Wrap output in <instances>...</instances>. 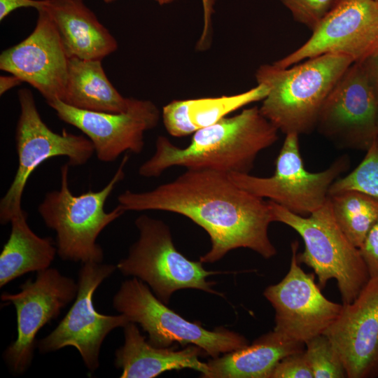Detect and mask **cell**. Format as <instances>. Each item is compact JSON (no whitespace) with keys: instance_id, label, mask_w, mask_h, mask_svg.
<instances>
[{"instance_id":"obj_1","label":"cell","mask_w":378,"mask_h":378,"mask_svg":"<svg viewBox=\"0 0 378 378\" xmlns=\"http://www.w3.org/2000/svg\"><path fill=\"white\" fill-rule=\"evenodd\" d=\"M118 202L126 211L176 213L202 227L211 244L200 258L202 263H214L238 248H249L266 259L277 252L269 237V226L274 222L269 202L239 187L226 173L186 169L149 191L125 190Z\"/></svg>"},{"instance_id":"obj_2","label":"cell","mask_w":378,"mask_h":378,"mask_svg":"<svg viewBox=\"0 0 378 378\" xmlns=\"http://www.w3.org/2000/svg\"><path fill=\"white\" fill-rule=\"evenodd\" d=\"M278 129L253 106L225 117L193 133L190 144L175 146L159 136L153 155L139 168L145 178L158 177L173 167L186 169H211L220 172L250 174L258 155L279 138Z\"/></svg>"},{"instance_id":"obj_3","label":"cell","mask_w":378,"mask_h":378,"mask_svg":"<svg viewBox=\"0 0 378 378\" xmlns=\"http://www.w3.org/2000/svg\"><path fill=\"white\" fill-rule=\"evenodd\" d=\"M353 63L348 56L326 53L287 68L260 66L257 83L269 88L260 107L262 114L285 134L312 132L326 99Z\"/></svg>"},{"instance_id":"obj_4","label":"cell","mask_w":378,"mask_h":378,"mask_svg":"<svg viewBox=\"0 0 378 378\" xmlns=\"http://www.w3.org/2000/svg\"><path fill=\"white\" fill-rule=\"evenodd\" d=\"M129 155H125L110 181L100 190L74 195L69 186V164L60 168V188L46 194L38 212L46 225L55 231L57 254L64 260L102 262L104 251L96 241L101 232L126 211L118 205L110 212L104 205L125 177Z\"/></svg>"},{"instance_id":"obj_5","label":"cell","mask_w":378,"mask_h":378,"mask_svg":"<svg viewBox=\"0 0 378 378\" xmlns=\"http://www.w3.org/2000/svg\"><path fill=\"white\" fill-rule=\"evenodd\" d=\"M268 202L274 221L290 227L303 239L304 249L297 253L298 262L314 270L320 288L335 279L342 303L354 301L370 277L358 248L337 224L329 197L320 209L307 216L293 214L272 201Z\"/></svg>"},{"instance_id":"obj_6","label":"cell","mask_w":378,"mask_h":378,"mask_svg":"<svg viewBox=\"0 0 378 378\" xmlns=\"http://www.w3.org/2000/svg\"><path fill=\"white\" fill-rule=\"evenodd\" d=\"M134 224L139 239L130 246L127 256L116 265L123 275L145 282L166 304L174 292L185 288L223 295L212 288L214 283L206 281L208 276L221 272L206 270L200 261L190 260L181 254L165 223L142 214Z\"/></svg>"},{"instance_id":"obj_7","label":"cell","mask_w":378,"mask_h":378,"mask_svg":"<svg viewBox=\"0 0 378 378\" xmlns=\"http://www.w3.org/2000/svg\"><path fill=\"white\" fill-rule=\"evenodd\" d=\"M113 306L130 322L139 324L154 346L193 344L214 358L249 344L245 337L236 332L223 327L209 330L186 320L167 307L146 284L136 277L122 283L113 297Z\"/></svg>"},{"instance_id":"obj_8","label":"cell","mask_w":378,"mask_h":378,"mask_svg":"<svg viewBox=\"0 0 378 378\" xmlns=\"http://www.w3.org/2000/svg\"><path fill=\"white\" fill-rule=\"evenodd\" d=\"M20 112L15 131L18 166L13 181L0 201V223L5 225L23 210L22 197L33 172L54 157H66L70 167L86 164L94 153L90 140L63 130H51L43 121L31 92L18 91Z\"/></svg>"},{"instance_id":"obj_9","label":"cell","mask_w":378,"mask_h":378,"mask_svg":"<svg viewBox=\"0 0 378 378\" xmlns=\"http://www.w3.org/2000/svg\"><path fill=\"white\" fill-rule=\"evenodd\" d=\"M298 136L296 134H286L272 176L230 173L229 177L239 187L255 196L267 198L293 214L310 215L326 202L330 186L347 171L349 160L345 155L326 169L310 172L304 168Z\"/></svg>"},{"instance_id":"obj_10","label":"cell","mask_w":378,"mask_h":378,"mask_svg":"<svg viewBox=\"0 0 378 378\" xmlns=\"http://www.w3.org/2000/svg\"><path fill=\"white\" fill-rule=\"evenodd\" d=\"M116 269L117 266L111 264L83 263L78 273L76 300L58 326L36 342L41 354L74 346L90 372L99 368L100 349L105 337L113 329L123 328L130 322L125 314H102L94 307L96 289Z\"/></svg>"},{"instance_id":"obj_11","label":"cell","mask_w":378,"mask_h":378,"mask_svg":"<svg viewBox=\"0 0 378 378\" xmlns=\"http://www.w3.org/2000/svg\"><path fill=\"white\" fill-rule=\"evenodd\" d=\"M14 294L4 293L1 299L12 303L16 310L17 339L4 352V359L15 374L30 366L36 342L35 337L46 323L58 317L62 309L77 295L78 285L55 268L37 272Z\"/></svg>"},{"instance_id":"obj_12","label":"cell","mask_w":378,"mask_h":378,"mask_svg":"<svg viewBox=\"0 0 378 378\" xmlns=\"http://www.w3.org/2000/svg\"><path fill=\"white\" fill-rule=\"evenodd\" d=\"M316 128L340 148L367 150L377 137L378 100L360 62H354L338 80Z\"/></svg>"},{"instance_id":"obj_13","label":"cell","mask_w":378,"mask_h":378,"mask_svg":"<svg viewBox=\"0 0 378 378\" xmlns=\"http://www.w3.org/2000/svg\"><path fill=\"white\" fill-rule=\"evenodd\" d=\"M298 241L291 244V260L286 275L267 286L265 298L275 311L274 330L294 341L305 343L323 334L340 315L343 304L328 300L315 283L314 273L299 265Z\"/></svg>"},{"instance_id":"obj_14","label":"cell","mask_w":378,"mask_h":378,"mask_svg":"<svg viewBox=\"0 0 378 378\" xmlns=\"http://www.w3.org/2000/svg\"><path fill=\"white\" fill-rule=\"evenodd\" d=\"M312 31L300 48L273 64L287 68L326 53L361 62L378 48V1L341 0Z\"/></svg>"},{"instance_id":"obj_15","label":"cell","mask_w":378,"mask_h":378,"mask_svg":"<svg viewBox=\"0 0 378 378\" xmlns=\"http://www.w3.org/2000/svg\"><path fill=\"white\" fill-rule=\"evenodd\" d=\"M48 104L61 120L84 133L97 158L104 162H113L125 152L140 153L145 145V132L155 128L160 118L153 102L135 98H130L127 111L117 113L81 110L60 100Z\"/></svg>"},{"instance_id":"obj_16","label":"cell","mask_w":378,"mask_h":378,"mask_svg":"<svg viewBox=\"0 0 378 378\" xmlns=\"http://www.w3.org/2000/svg\"><path fill=\"white\" fill-rule=\"evenodd\" d=\"M37 10L34 29L24 40L1 52L0 69L31 85L48 104L63 99L69 57L48 13L43 8Z\"/></svg>"},{"instance_id":"obj_17","label":"cell","mask_w":378,"mask_h":378,"mask_svg":"<svg viewBox=\"0 0 378 378\" xmlns=\"http://www.w3.org/2000/svg\"><path fill=\"white\" fill-rule=\"evenodd\" d=\"M323 334L339 354L348 378L378 377V277L370 278L354 301L343 304Z\"/></svg>"},{"instance_id":"obj_18","label":"cell","mask_w":378,"mask_h":378,"mask_svg":"<svg viewBox=\"0 0 378 378\" xmlns=\"http://www.w3.org/2000/svg\"><path fill=\"white\" fill-rule=\"evenodd\" d=\"M124 344L115 353L114 364L122 370L121 378H153L169 370L192 369L204 377L209 371L206 363L199 357L204 351L189 344L182 349L157 347L143 336L136 323L129 322L123 327Z\"/></svg>"},{"instance_id":"obj_19","label":"cell","mask_w":378,"mask_h":378,"mask_svg":"<svg viewBox=\"0 0 378 378\" xmlns=\"http://www.w3.org/2000/svg\"><path fill=\"white\" fill-rule=\"evenodd\" d=\"M53 21L70 57L102 60L118 43L83 0H45L43 7Z\"/></svg>"},{"instance_id":"obj_20","label":"cell","mask_w":378,"mask_h":378,"mask_svg":"<svg viewBox=\"0 0 378 378\" xmlns=\"http://www.w3.org/2000/svg\"><path fill=\"white\" fill-rule=\"evenodd\" d=\"M304 349V343L272 330L250 345L209 360L206 363L209 371L204 378H270L282 358Z\"/></svg>"},{"instance_id":"obj_21","label":"cell","mask_w":378,"mask_h":378,"mask_svg":"<svg viewBox=\"0 0 378 378\" xmlns=\"http://www.w3.org/2000/svg\"><path fill=\"white\" fill-rule=\"evenodd\" d=\"M268 92L267 85L257 83L255 87L234 95L173 100L162 108L163 124L171 136H188L247 104L262 100Z\"/></svg>"},{"instance_id":"obj_22","label":"cell","mask_w":378,"mask_h":378,"mask_svg":"<svg viewBox=\"0 0 378 378\" xmlns=\"http://www.w3.org/2000/svg\"><path fill=\"white\" fill-rule=\"evenodd\" d=\"M101 61L69 58L62 102L90 111L117 113L127 111L130 98L122 96L111 84Z\"/></svg>"},{"instance_id":"obj_23","label":"cell","mask_w":378,"mask_h":378,"mask_svg":"<svg viewBox=\"0 0 378 378\" xmlns=\"http://www.w3.org/2000/svg\"><path fill=\"white\" fill-rule=\"evenodd\" d=\"M10 223V234L0 255L1 288L27 272L48 268L57 253L51 237H41L29 227L25 211Z\"/></svg>"},{"instance_id":"obj_24","label":"cell","mask_w":378,"mask_h":378,"mask_svg":"<svg viewBox=\"0 0 378 378\" xmlns=\"http://www.w3.org/2000/svg\"><path fill=\"white\" fill-rule=\"evenodd\" d=\"M335 220L357 248L378 218V198L356 190L329 195Z\"/></svg>"},{"instance_id":"obj_25","label":"cell","mask_w":378,"mask_h":378,"mask_svg":"<svg viewBox=\"0 0 378 378\" xmlns=\"http://www.w3.org/2000/svg\"><path fill=\"white\" fill-rule=\"evenodd\" d=\"M366 151L362 162L351 173L333 182L329 195L356 190L378 198V136Z\"/></svg>"},{"instance_id":"obj_26","label":"cell","mask_w":378,"mask_h":378,"mask_svg":"<svg viewBox=\"0 0 378 378\" xmlns=\"http://www.w3.org/2000/svg\"><path fill=\"white\" fill-rule=\"evenodd\" d=\"M304 344V355L314 378L347 377L339 354L326 335L314 337Z\"/></svg>"},{"instance_id":"obj_27","label":"cell","mask_w":378,"mask_h":378,"mask_svg":"<svg viewBox=\"0 0 378 378\" xmlns=\"http://www.w3.org/2000/svg\"><path fill=\"white\" fill-rule=\"evenodd\" d=\"M294 20L314 31L341 0H279Z\"/></svg>"},{"instance_id":"obj_28","label":"cell","mask_w":378,"mask_h":378,"mask_svg":"<svg viewBox=\"0 0 378 378\" xmlns=\"http://www.w3.org/2000/svg\"><path fill=\"white\" fill-rule=\"evenodd\" d=\"M270 378H314L304 350L282 358L274 368Z\"/></svg>"},{"instance_id":"obj_29","label":"cell","mask_w":378,"mask_h":378,"mask_svg":"<svg viewBox=\"0 0 378 378\" xmlns=\"http://www.w3.org/2000/svg\"><path fill=\"white\" fill-rule=\"evenodd\" d=\"M370 278L378 277V218L358 247Z\"/></svg>"},{"instance_id":"obj_30","label":"cell","mask_w":378,"mask_h":378,"mask_svg":"<svg viewBox=\"0 0 378 378\" xmlns=\"http://www.w3.org/2000/svg\"><path fill=\"white\" fill-rule=\"evenodd\" d=\"M44 5L45 0H0V20L18 8L33 7L38 10Z\"/></svg>"},{"instance_id":"obj_31","label":"cell","mask_w":378,"mask_h":378,"mask_svg":"<svg viewBox=\"0 0 378 378\" xmlns=\"http://www.w3.org/2000/svg\"><path fill=\"white\" fill-rule=\"evenodd\" d=\"M359 62L364 69L378 100V48Z\"/></svg>"},{"instance_id":"obj_32","label":"cell","mask_w":378,"mask_h":378,"mask_svg":"<svg viewBox=\"0 0 378 378\" xmlns=\"http://www.w3.org/2000/svg\"><path fill=\"white\" fill-rule=\"evenodd\" d=\"M204 9V27L197 48L205 49L209 43L211 27V15L214 12V4L216 0H202Z\"/></svg>"},{"instance_id":"obj_33","label":"cell","mask_w":378,"mask_h":378,"mask_svg":"<svg viewBox=\"0 0 378 378\" xmlns=\"http://www.w3.org/2000/svg\"><path fill=\"white\" fill-rule=\"evenodd\" d=\"M22 81L18 76L11 74V76H0V94H4L10 89L18 86Z\"/></svg>"},{"instance_id":"obj_34","label":"cell","mask_w":378,"mask_h":378,"mask_svg":"<svg viewBox=\"0 0 378 378\" xmlns=\"http://www.w3.org/2000/svg\"><path fill=\"white\" fill-rule=\"evenodd\" d=\"M155 1H158L160 4L162 5V4L171 3L175 0H155Z\"/></svg>"},{"instance_id":"obj_35","label":"cell","mask_w":378,"mask_h":378,"mask_svg":"<svg viewBox=\"0 0 378 378\" xmlns=\"http://www.w3.org/2000/svg\"><path fill=\"white\" fill-rule=\"evenodd\" d=\"M104 1L105 2H106V3H109V2H111V1H114V0H104Z\"/></svg>"},{"instance_id":"obj_36","label":"cell","mask_w":378,"mask_h":378,"mask_svg":"<svg viewBox=\"0 0 378 378\" xmlns=\"http://www.w3.org/2000/svg\"><path fill=\"white\" fill-rule=\"evenodd\" d=\"M374 1H378V0H374Z\"/></svg>"},{"instance_id":"obj_37","label":"cell","mask_w":378,"mask_h":378,"mask_svg":"<svg viewBox=\"0 0 378 378\" xmlns=\"http://www.w3.org/2000/svg\"><path fill=\"white\" fill-rule=\"evenodd\" d=\"M377 136H378V135H377Z\"/></svg>"}]
</instances>
